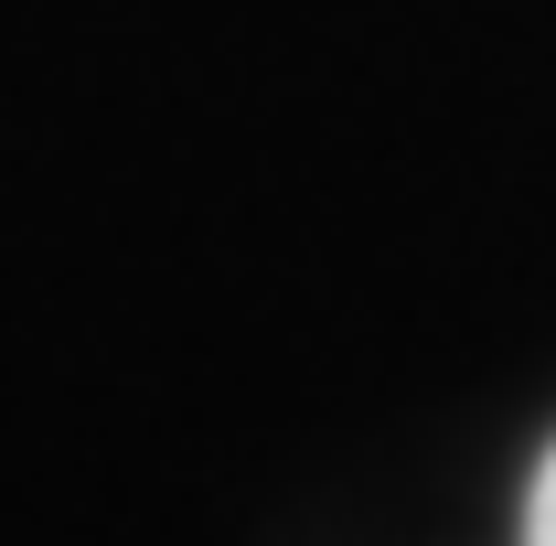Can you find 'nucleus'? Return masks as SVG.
<instances>
[{"mask_svg": "<svg viewBox=\"0 0 556 546\" xmlns=\"http://www.w3.org/2000/svg\"><path fill=\"white\" fill-rule=\"evenodd\" d=\"M514 546H556V450L535 461V482H525V536Z\"/></svg>", "mask_w": 556, "mask_h": 546, "instance_id": "f257e3e1", "label": "nucleus"}]
</instances>
